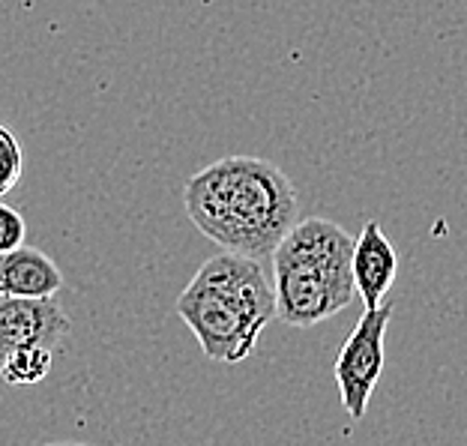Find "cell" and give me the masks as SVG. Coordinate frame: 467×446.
I'll use <instances>...</instances> for the list:
<instances>
[{"label":"cell","instance_id":"6","mask_svg":"<svg viewBox=\"0 0 467 446\" xmlns=\"http://www.w3.org/2000/svg\"><path fill=\"white\" fill-rule=\"evenodd\" d=\"M350 270H354V285L359 300L366 309H378L387 300L399 275V254L392 243L384 237L380 222H366L359 237L354 240V258H350Z\"/></svg>","mask_w":467,"mask_h":446},{"label":"cell","instance_id":"10","mask_svg":"<svg viewBox=\"0 0 467 446\" xmlns=\"http://www.w3.org/2000/svg\"><path fill=\"white\" fill-rule=\"evenodd\" d=\"M25 237H27L25 216L16 207L4 204V198H0V252H13L18 246H25Z\"/></svg>","mask_w":467,"mask_h":446},{"label":"cell","instance_id":"8","mask_svg":"<svg viewBox=\"0 0 467 446\" xmlns=\"http://www.w3.org/2000/svg\"><path fill=\"white\" fill-rule=\"evenodd\" d=\"M55 363V347H16L0 366V378L9 387H30L48 378Z\"/></svg>","mask_w":467,"mask_h":446},{"label":"cell","instance_id":"1","mask_svg":"<svg viewBox=\"0 0 467 446\" xmlns=\"http://www.w3.org/2000/svg\"><path fill=\"white\" fill-rule=\"evenodd\" d=\"M183 204L195 228L225 252L267 258L296 222V189L258 156H225L186 180Z\"/></svg>","mask_w":467,"mask_h":446},{"label":"cell","instance_id":"9","mask_svg":"<svg viewBox=\"0 0 467 446\" xmlns=\"http://www.w3.org/2000/svg\"><path fill=\"white\" fill-rule=\"evenodd\" d=\"M21 168H25V159H21L18 138L6 126H0V198L18 186Z\"/></svg>","mask_w":467,"mask_h":446},{"label":"cell","instance_id":"4","mask_svg":"<svg viewBox=\"0 0 467 446\" xmlns=\"http://www.w3.org/2000/svg\"><path fill=\"white\" fill-rule=\"evenodd\" d=\"M389 317L392 303H380L378 309H366V315L359 317V324L350 330L342 350H338L333 375L338 384V396H342V408L354 422L366 417L371 392H375L380 375H384V342Z\"/></svg>","mask_w":467,"mask_h":446},{"label":"cell","instance_id":"2","mask_svg":"<svg viewBox=\"0 0 467 446\" xmlns=\"http://www.w3.org/2000/svg\"><path fill=\"white\" fill-rule=\"evenodd\" d=\"M270 258L275 317L282 324L315 327L354 300V237L336 222L321 216L294 222Z\"/></svg>","mask_w":467,"mask_h":446},{"label":"cell","instance_id":"3","mask_svg":"<svg viewBox=\"0 0 467 446\" xmlns=\"http://www.w3.org/2000/svg\"><path fill=\"white\" fill-rule=\"evenodd\" d=\"M177 315L198 338L201 350L216 363H240L246 359L264 333L261 324H254L249 315H243L237 306L225 296L210 291L207 285L192 279L177 300Z\"/></svg>","mask_w":467,"mask_h":446},{"label":"cell","instance_id":"11","mask_svg":"<svg viewBox=\"0 0 467 446\" xmlns=\"http://www.w3.org/2000/svg\"><path fill=\"white\" fill-rule=\"evenodd\" d=\"M6 357H9V345H6V336H4V321H0V366H4Z\"/></svg>","mask_w":467,"mask_h":446},{"label":"cell","instance_id":"5","mask_svg":"<svg viewBox=\"0 0 467 446\" xmlns=\"http://www.w3.org/2000/svg\"><path fill=\"white\" fill-rule=\"evenodd\" d=\"M195 279L219 296H225L243 315H249L254 324L267 327L275 317V291L261 258L222 249V254L204 261V267L195 273Z\"/></svg>","mask_w":467,"mask_h":446},{"label":"cell","instance_id":"7","mask_svg":"<svg viewBox=\"0 0 467 446\" xmlns=\"http://www.w3.org/2000/svg\"><path fill=\"white\" fill-rule=\"evenodd\" d=\"M63 273L46 252L18 246L0 252V294L4 296H57Z\"/></svg>","mask_w":467,"mask_h":446}]
</instances>
